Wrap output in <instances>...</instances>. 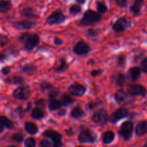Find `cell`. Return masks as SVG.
<instances>
[{
	"mask_svg": "<svg viewBox=\"0 0 147 147\" xmlns=\"http://www.w3.org/2000/svg\"><path fill=\"white\" fill-rule=\"evenodd\" d=\"M101 14L97 11H93L91 9H88L83 14L81 20H79V25L82 27H87V26L93 25L96 23L99 22L102 20Z\"/></svg>",
	"mask_w": 147,
	"mask_h": 147,
	"instance_id": "cell-1",
	"label": "cell"
},
{
	"mask_svg": "<svg viewBox=\"0 0 147 147\" xmlns=\"http://www.w3.org/2000/svg\"><path fill=\"white\" fill-rule=\"evenodd\" d=\"M65 20L66 17L64 13L60 9H56L47 17L45 22L49 25H55V24L58 25L65 22Z\"/></svg>",
	"mask_w": 147,
	"mask_h": 147,
	"instance_id": "cell-2",
	"label": "cell"
},
{
	"mask_svg": "<svg viewBox=\"0 0 147 147\" xmlns=\"http://www.w3.org/2000/svg\"><path fill=\"white\" fill-rule=\"evenodd\" d=\"M78 140L81 144H93L97 140V136L93 131L85 129L79 134Z\"/></svg>",
	"mask_w": 147,
	"mask_h": 147,
	"instance_id": "cell-3",
	"label": "cell"
},
{
	"mask_svg": "<svg viewBox=\"0 0 147 147\" xmlns=\"http://www.w3.org/2000/svg\"><path fill=\"white\" fill-rule=\"evenodd\" d=\"M134 131V123L131 121H127L122 123L121 126L119 135L123 139V140L128 142L132 138Z\"/></svg>",
	"mask_w": 147,
	"mask_h": 147,
	"instance_id": "cell-4",
	"label": "cell"
},
{
	"mask_svg": "<svg viewBox=\"0 0 147 147\" xmlns=\"http://www.w3.org/2000/svg\"><path fill=\"white\" fill-rule=\"evenodd\" d=\"M109 120V117L107 111L103 109H100L95 112L91 117L92 121L100 126H105Z\"/></svg>",
	"mask_w": 147,
	"mask_h": 147,
	"instance_id": "cell-5",
	"label": "cell"
},
{
	"mask_svg": "<svg viewBox=\"0 0 147 147\" xmlns=\"http://www.w3.org/2000/svg\"><path fill=\"white\" fill-rule=\"evenodd\" d=\"M31 95V90L27 86H20L12 92V97L18 100H27Z\"/></svg>",
	"mask_w": 147,
	"mask_h": 147,
	"instance_id": "cell-6",
	"label": "cell"
},
{
	"mask_svg": "<svg viewBox=\"0 0 147 147\" xmlns=\"http://www.w3.org/2000/svg\"><path fill=\"white\" fill-rule=\"evenodd\" d=\"M42 136L44 137L51 139L54 147H60L63 146V143H62L63 136L60 133H58L56 131L53 130V129L46 130L43 132Z\"/></svg>",
	"mask_w": 147,
	"mask_h": 147,
	"instance_id": "cell-7",
	"label": "cell"
},
{
	"mask_svg": "<svg viewBox=\"0 0 147 147\" xmlns=\"http://www.w3.org/2000/svg\"><path fill=\"white\" fill-rule=\"evenodd\" d=\"M132 22L125 17H120L113 24V30L116 33H121L131 27Z\"/></svg>",
	"mask_w": 147,
	"mask_h": 147,
	"instance_id": "cell-8",
	"label": "cell"
},
{
	"mask_svg": "<svg viewBox=\"0 0 147 147\" xmlns=\"http://www.w3.org/2000/svg\"><path fill=\"white\" fill-rule=\"evenodd\" d=\"M92 50L91 47L84 41H79L73 46V52L77 55L83 56L88 54Z\"/></svg>",
	"mask_w": 147,
	"mask_h": 147,
	"instance_id": "cell-9",
	"label": "cell"
},
{
	"mask_svg": "<svg viewBox=\"0 0 147 147\" xmlns=\"http://www.w3.org/2000/svg\"><path fill=\"white\" fill-rule=\"evenodd\" d=\"M40 42V37L37 34H30L24 41V47L27 51L34 50Z\"/></svg>",
	"mask_w": 147,
	"mask_h": 147,
	"instance_id": "cell-10",
	"label": "cell"
},
{
	"mask_svg": "<svg viewBox=\"0 0 147 147\" xmlns=\"http://www.w3.org/2000/svg\"><path fill=\"white\" fill-rule=\"evenodd\" d=\"M129 113L128 109H125V108H120V109L115 111L111 115V116L109 117V121L112 123H115L129 116Z\"/></svg>",
	"mask_w": 147,
	"mask_h": 147,
	"instance_id": "cell-11",
	"label": "cell"
},
{
	"mask_svg": "<svg viewBox=\"0 0 147 147\" xmlns=\"http://www.w3.org/2000/svg\"><path fill=\"white\" fill-rule=\"evenodd\" d=\"M128 93L131 96H133V97H136V96L144 97L147 94V90L142 85L134 84L129 88Z\"/></svg>",
	"mask_w": 147,
	"mask_h": 147,
	"instance_id": "cell-12",
	"label": "cell"
},
{
	"mask_svg": "<svg viewBox=\"0 0 147 147\" xmlns=\"http://www.w3.org/2000/svg\"><path fill=\"white\" fill-rule=\"evenodd\" d=\"M67 90L70 95L76 97L83 96L86 93V87L79 83H73L70 85L67 88Z\"/></svg>",
	"mask_w": 147,
	"mask_h": 147,
	"instance_id": "cell-13",
	"label": "cell"
},
{
	"mask_svg": "<svg viewBox=\"0 0 147 147\" xmlns=\"http://www.w3.org/2000/svg\"><path fill=\"white\" fill-rule=\"evenodd\" d=\"M13 27L17 30H26L34 28L36 26V22L29 20H22L17 21L13 23Z\"/></svg>",
	"mask_w": 147,
	"mask_h": 147,
	"instance_id": "cell-14",
	"label": "cell"
},
{
	"mask_svg": "<svg viewBox=\"0 0 147 147\" xmlns=\"http://www.w3.org/2000/svg\"><path fill=\"white\" fill-rule=\"evenodd\" d=\"M111 79L112 83L118 86H123L126 82V76L121 73H113Z\"/></svg>",
	"mask_w": 147,
	"mask_h": 147,
	"instance_id": "cell-15",
	"label": "cell"
},
{
	"mask_svg": "<svg viewBox=\"0 0 147 147\" xmlns=\"http://www.w3.org/2000/svg\"><path fill=\"white\" fill-rule=\"evenodd\" d=\"M135 134L137 136L142 137L147 134V120L142 121L136 125L135 128Z\"/></svg>",
	"mask_w": 147,
	"mask_h": 147,
	"instance_id": "cell-16",
	"label": "cell"
},
{
	"mask_svg": "<svg viewBox=\"0 0 147 147\" xmlns=\"http://www.w3.org/2000/svg\"><path fill=\"white\" fill-rule=\"evenodd\" d=\"M141 73H142V69L140 67H131L128 71V78L131 81H136L140 78Z\"/></svg>",
	"mask_w": 147,
	"mask_h": 147,
	"instance_id": "cell-17",
	"label": "cell"
},
{
	"mask_svg": "<svg viewBox=\"0 0 147 147\" xmlns=\"http://www.w3.org/2000/svg\"><path fill=\"white\" fill-rule=\"evenodd\" d=\"M68 67L69 65L66 62L65 59L64 57H61V58H60L58 60V65L55 68V73L61 74V73H63L67 71Z\"/></svg>",
	"mask_w": 147,
	"mask_h": 147,
	"instance_id": "cell-18",
	"label": "cell"
},
{
	"mask_svg": "<svg viewBox=\"0 0 147 147\" xmlns=\"http://www.w3.org/2000/svg\"><path fill=\"white\" fill-rule=\"evenodd\" d=\"M142 6L143 1H134V2L130 6L129 10L134 16H139L142 13Z\"/></svg>",
	"mask_w": 147,
	"mask_h": 147,
	"instance_id": "cell-19",
	"label": "cell"
},
{
	"mask_svg": "<svg viewBox=\"0 0 147 147\" xmlns=\"http://www.w3.org/2000/svg\"><path fill=\"white\" fill-rule=\"evenodd\" d=\"M24 130L27 134L30 135H35L36 134L38 133L39 129L38 126L35 123L32 122H25L24 123Z\"/></svg>",
	"mask_w": 147,
	"mask_h": 147,
	"instance_id": "cell-20",
	"label": "cell"
},
{
	"mask_svg": "<svg viewBox=\"0 0 147 147\" xmlns=\"http://www.w3.org/2000/svg\"><path fill=\"white\" fill-rule=\"evenodd\" d=\"M20 14L23 17H27V18H36V17H38V14L31 7L23 8L20 11Z\"/></svg>",
	"mask_w": 147,
	"mask_h": 147,
	"instance_id": "cell-21",
	"label": "cell"
},
{
	"mask_svg": "<svg viewBox=\"0 0 147 147\" xmlns=\"http://www.w3.org/2000/svg\"><path fill=\"white\" fill-rule=\"evenodd\" d=\"M85 116V113L80 106H76L72 109L70 112V116L74 119H81Z\"/></svg>",
	"mask_w": 147,
	"mask_h": 147,
	"instance_id": "cell-22",
	"label": "cell"
},
{
	"mask_svg": "<svg viewBox=\"0 0 147 147\" xmlns=\"http://www.w3.org/2000/svg\"><path fill=\"white\" fill-rule=\"evenodd\" d=\"M127 93L123 90H116L114 94V99L118 103H121L124 102L127 99Z\"/></svg>",
	"mask_w": 147,
	"mask_h": 147,
	"instance_id": "cell-23",
	"label": "cell"
},
{
	"mask_svg": "<svg viewBox=\"0 0 147 147\" xmlns=\"http://www.w3.org/2000/svg\"><path fill=\"white\" fill-rule=\"evenodd\" d=\"M63 106V105L60 100H57L55 98L51 99L48 103V109L51 111H57L61 109Z\"/></svg>",
	"mask_w": 147,
	"mask_h": 147,
	"instance_id": "cell-24",
	"label": "cell"
},
{
	"mask_svg": "<svg viewBox=\"0 0 147 147\" xmlns=\"http://www.w3.org/2000/svg\"><path fill=\"white\" fill-rule=\"evenodd\" d=\"M21 70L22 73H24V74H27L28 76H32L34 73H35V72L37 70V66L34 65L32 64H27L22 66Z\"/></svg>",
	"mask_w": 147,
	"mask_h": 147,
	"instance_id": "cell-25",
	"label": "cell"
},
{
	"mask_svg": "<svg viewBox=\"0 0 147 147\" xmlns=\"http://www.w3.org/2000/svg\"><path fill=\"white\" fill-rule=\"evenodd\" d=\"M45 113L44 111L40 108H34L31 112V116L33 119L34 120H41L43 118L45 117Z\"/></svg>",
	"mask_w": 147,
	"mask_h": 147,
	"instance_id": "cell-26",
	"label": "cell"
},
{
	"mask_svg": "<svg viewBox=\"0 0 147 147\" xmlns=\"http://www.w3.org/2000/svg\"><path fill=\"white\" fill-rule=\"evenodd\" d=\"M6 83L11 85H23L25 82L24 79L20 76H12L6 79Z\"/></svg>",
	"mask_w": 147,
	"mask_h": 147,
	"instance_id": "cell-27",
	"label": "cell"
},
{
	"mask_svg": "<svg viewBox=\"0 0 147 147\" xmlns=\"http://www.w3.org/2000/svg\"><path fill=\"white\" fill-rule=\"evenodd\" d=\"M0 124L4 126L5 129H9V130H11L14 129V123L10 120L9 118L6 117L5 116H0Z\"/></svg>",
	"mask_w": 147,
	"mask_h": 147,
	"instance_id": "cell-28",
	"label": "cell"
},
{
	"mask_svg": "<svg viewBox=\"0 0 147 147\" xmlns=\"http://www.w3.org/2000/svg\"><path fill=\"white\" fill-rule=\"evenodd\" d=\"M115 139V134L112 131H108L103 135V143L104 144H109L112 143Z\"/></svg>",
	"mask_w": 147,
	"mask_h": 147,
	"instance_id": "cell-29",
	"label": "cell"
},
{
	"mask_svg": "<svg viewBox=\"0 0 147 147\" xmlns=\"http://www.w3.org/2000/svg\"><path fill=\"white\" fill-rule=\"evenodd\" d=\"M60 100H61L63 106H69L73 104L76 101L75 99H73L71 96L67 95V93H64L60 96Z\"/></svg>",
	"mask_w": 147,
	"mask_h": 147,
	"instance_id": "cell-30",
	"label": "cell"
},
{
	"mask_svg": "<svg viewBox=\"0 0 147 147\" xmlns=\"http://www.w3.org/2000/svg\"><path fill=\"white\" fill-rule=\"evenodd\" d=\"M12 5H11V1H7V0H1L0 1V11L1 13H5L9 11Z\"/></svg>",
	"mask_w": 147,
	"mask_h": 147,
	"instance_id": "cell-31",
	"label": "cell"
},
{
	"mask_svg": "<svg viewBox=\"0 0 147 147\" xmlns=\"http://www.w3.org/2000/svg\"><path fill=\"white\" fill-rule=\"evenodd\" d=\"M96 9H97L98 12L102 14L107 12L109 8L104 1H98L96 2Z\"/></svg>",
	"mask_w": 147,
	"mask_h": 147,
	"instance_id": "cell-32",
	"label": "cell"
},
{
	"mask_svg": "<svg viewBox=\"0 0 147 147\" xmlns=\"http://www.w3.org/2000/svg\"><path fill=\"white\" fill-rule=\"evenodd\" d=\"M81 11H82V7H80V4H72V5L70 7V8H69V13H70V15H73V16H76V14L81 12Z\"/></svg>",
	"mask_w": 147,
	"mask_h": 147,
	"instance_id": "cell-33",
	"label": "cell"
},
{
	"mask_svg": "<svg viewBox=\"0 0 147 147\" xmlns=\"http://www.w3.org/2000/svg\"><path fill=\"white\" fill-rule=\"evenodd\" d=\"M11 140L14 143L22 144L24 141V136L21 133H15L11 136Z\"/></svg>",
	"mask_w": 147,
	"mask_h": 147,
	"instance_id": "cell-34",
	"label": "cell"
},
{
	"mask_svg": "<svg viewBox=\"0 0 147 147\" xmlns=\"http://www.w3.org/2000/svg\"><path fill=\"white\" fill-rule=\"evenodd\" d=\"M40 88L41 89V90L42 92L46 91V90H50L51 89H53V86L50 83L47 81H42L40 83Z\"/></svg>",
	"mask_w": 147,
	"mask_h": 147,
	"instance_id": "cell-35",
	"label": "cell"
},
{
	"mask_svg": "<svg viewBox=\"0 0 147 147\" xmlns=\"http://www.w3.org/2000/svg\"><path fill=\"white\" fill-rule=\"evenodd\" d=\"M117 63L119 67H124L126 64V57L125 55L120 54L117 57Z\"/></svg>",
	"mask_w": 147,
	"mask_h": 147,
	"instance_id": "cell-36",
	"label": "cell"
},
{
	"mask_svg": "<svg viewBox=\"0 0 147 147\" xmlns=\"http://www.w3.org/2000/svg\"><path fill=\"white\" fill-rule=\"evenodd\" d=\"M24 146L27 147H34L36 146V140L32 137H29L24 141Z\"/></svg>",
	"mask_w": 147,
	"mask_h": 147,
	"instance_id": "cell-37",
	"label": "cell"
},
{
	"mask_svg": "<svg viewBox=\"0 0 147 147\" xmlns=\"http://www.w3.org/2000/svg\"><path fill=\"white\" fill-rule=\"evenodd\" d=\"M9 38L7 36L4 35V34H1L0 35V45H1V47H4V46L7 45L9 42Z\"/></svg>",
	"mask_w": 147,
	"mask_h": 147,
	"instance_id": "cell-38",
	"label": "cell"
},
{
	"mask_svg": "<svg viewBox=\"0 0 147 147\" xmlns=\"http://www.w3.org/2000/svg\"><path fill=\"white\" fill-rule=\"evenodd\" d=\"M59 93H60V91L57 89H54V88L53 89H51L50 93H49V98H50V100L55 98L58 96Z\"/></svg>",
	"mask_w": 147,
	"mask_h": 147,
	"instance_id": "cell-39",
	"label": "cell"
},
{
	"mask_svg": "<svg viewBox=\"0 0 147 147\" xmlns=\"http://www.w3.org/2000/svg\"><path fill=\"white\" fill-rule=\"evenodd\" d=\"M40 146L42 147H50L53 146V144L47 139H43L40 142Z\"/></svg>",
	"mask_w": 147,
	"mask_h": 147,
	"instance_id": "cell-40",
	"label": "cell"
},
{
	"mask_svg": "<svg viewBox=\"0 0 147 147\" xmlns=\"http://www.w3.org/2000/svg\"><path fill=\"white\" fill-rule=\"evenodd\" d=\"M141 69L144 73H147V57L144 59L141 63Z\"/></svg>",
	"mask_w": 147,
	"mask_h": 147,
	"instance_id": "cell-41",
	"label": "cell"
},
{
	"mask_svg": "<svg viewBox=\"0 0 147 147\" xmlns=\"http://www.w3.org/2000/svg\"><path fill=\"white\" fill-rule=\"evenodd\" d=\"M87 34L89 37H95L98 35V31L96 30H95V29L90 28L89 30H88Z\"/></svg>",
	"mask_w": 147,
	"mask_h": 147,
	"instance_id": "cell-42",
	"label": "cell"
},
{
	"mask_svg": "<svg viewBox=\"0 0 147 147\" xmlns=\"http://www.w3.org/2000/svg\"><path fill=\"white\" fill-rule=\"evenodd\" d=\"M102 73H103V70H100V69H98V70H93L90 72V76L93 78H96L100 76Z\"/></svg>",
	"mask_w": 147,
	"mask_h": 147,
	"instance_id": "cell-43",
	"label": "cell"
},
{
	"mask_svg": "<svg viewBox=\"0 0 147 147\" xmlns=\"http://www.w3.org/2000/svg\"><path fill=\"white\" fill-rule=\"evenodd\" d=\"M114 1L120 7H126L128 4L127 0H114Z\"/></svg>",
	"mask_w": 147,
	"mask_h": 147,
	"instance_id": "cell-44",
	"label": "cell"
},
{
	"mask_svg": "<svg viewBox=\"0 0 147 147\" xmlns=\"http://www.w3.org/2000/svg\"><path fill=\"white\" fill-rule=\"evenodd\" d=\"M34 104L37 106H38V107L44 108L45 106V100H43V99H40V100H37V101L34 103Z\"/></svg>",
	"mask_w": 147,
	"mask_h": 147,
	"instance_id": "cell-45",
	"label": "cell"
},
{
	"mask_svg": "<svg viewBox=\"0 0 147 147\" xmlns=\"http://www.w3.org/2000/svg\"><path fill=\"white\" fill-rule=\"evenodd\" d=\"M29 34H30V33L28 32L23 33L22 34H21V36L19 37V40H20V42H21L23 44V43L24 42V41L26 40V39H27V37H28Z\"/></svg>",
	"mask_w": 147,
	"mask_h": 147,
	"instance_id": "cell-46",
	"label": "cell"
},
{
	"mask_svg": "<svg viewBox=\"0 0 147 147\" xmlns=\"http://www.w3.org/2000/svg\"><path fill=\"white\" fill-rule=\"evenodd\" d=\"M1 71L2 75H4V76H7V75L10 73V67H9V66H5V67L1 68Z\"/></svg>",
	"mask_w": 147,
	"mask_h": 147,
	"instance_id": "cell-47",
	"label": "cell"
},
{
	"mask_svg": "<svg viewBox=\"0 0 147 147\" xmlns=\"http://www.w3.org/2000/svg\"><path fill=\"white\" fill-rule=\"evenodd\" d=\"M53 41H54V44L55 45H57V46L62 45H63V40H62L60 38H59V37H55L54 40H53Z\"/></svg>",
	"mask_w": 147,
	"mask_h": 147,
	"instance_id": "cell-48",
	"label": "cell"
},
{
	"mask_svg": "<svg viewBox=\"0 0 147 147\" xmlns=\"http://www.w3.org/2000/svg\"><path fill=\"white\" fill-rule=\"evenodd\" d=\"M65 133H66V134L69 136H72L73 134H74V131H73V130L72 128H70L69 129H66Z\"/></svg>",
	"mask_w": 147,
	"mask_h": 147,
	"instance_id": "cell-49",
	"label": "cell"
},
{
	"mask_svg": "<svg viewBox=\"0 0 147 147\" xmlns=\"http://www.w3.org/2000/svg\"><path fill=\"white\" fill-rule=\"evenodd\" d=\"M57 114L59 115V116H65V115L66 114V111L65 110H61L60 111H59L58 113H57Z\"/></svg>",
	"mask_w": 147,
	"mask_h": 147,
	"instance_id": "cell-50",
	"label": "cell"
},
{
	"mask_svg": "<svg viewBox=\"0 0 147 147\" xmlns=\"http://www.w3.org/2000/svg\"><path fill=\"white\" fill-rule=\"evenodd\" d=\"M6 57H7V56H6V55H4V53H1V54H0V61H1V62L4 61V59L6 58Z\"/></svg>",
	"mask_w": 147,
	"mask_h": 147,
	"instance_id": "cell-51",
	"label": "cell"
},
{
	"mask_svg": "<svg viewBox=\"0 0 147 147\" xmlns=\"http://www.w3.org/2000/svg\"><path fill=\"white\" fill-rule=\"evenodd\" d=\"M76 1H77L78 4H84L85 1H86V0H76Z\"/></svg>",
	"mask_w": 147,
	"mask_h": 147,
	"instance_id": "cell-52",
	"label": "cell"
},
{
	"mask_svg": "<svg viewBox=\"0 0 147 147\" xmlns=\"http://www.w3.org/2000/svg\"><path fill=\"white\" fill-rule=\"evenodd\" d=\"M30 108H31V103H27V107L25 110L26 111H28L30 109Z\"/></svg>",
	"mask_w": 147,
	"mask_h": 147,
	"instance_id": "cell-53",
	"label": "cell"
},
{
	"mask_svg": "<svg viewBox=\"0 0 147 147\" xmlns=\"http://www.w3.org/2000/svg\"><path fill=\"white\" fill-rule=\"evenodd\" d=\"M144 146H146V147H147V142H146V143H145V144H144Z\"/></svg>",
	"mask_w": 147,
	"mask_h": 147,
	"instance_id": "cell-54",
	"label": "cell"
},
{
	"mask_svg": "<svg viewBox=\"0 0 147 147\" xmlns=\"http://www.w3.org/2000/svg\"><path fill=\"white\" fill-rule=\"evenodd\" d=\"M134 1H144V0H134Z\"/></svg>",
	"mask_w": 147,
	"mask_h": 147,
	"instance_id": "cell-55",
	"label": "cell"
}]
</instances>
